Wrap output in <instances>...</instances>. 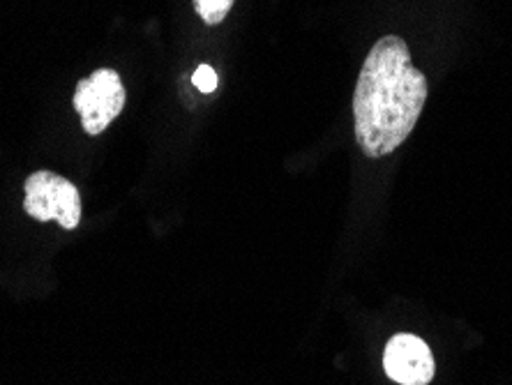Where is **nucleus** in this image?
Masks as SVG:
<instances>
[{"mask_svg":"<svg viewBox=\"0 0 512 385\" xmlns=\"http://www.w3.org/2000/svg\"><path fill=\"white\" fill-rule=\"evenodd\" d=\"M427 102V79L413 65L409 44L386 35L360 67L353 93V127L365 157L393 155L411 137Z\"/></svg>","mask_w":512,"mask_h":385,"instance_id":"obj_1","label":"nucleus"},{"mask_svg":"<svg viewBox=\"0 0 512 385\" xmlns=\"http://www.w3.org/2000/svg\"><path fill=\"white\" fill-rule=\"evenodd\" d=\"M24 210L37 222H58L74 231L81 222V194L77 185L54 171H35L24 185Z\"/></svg>","mask_w":512,"mask_h":385,"instance_id":"obj_2","label":"nucleus"},{"mask_svg":"<svg viewBox=\"0 0 512 385\" xmlns=\"http://www.w3.org/2000/svg\"><path fill=\"white\" fill-rule=\"evenodd\" d=\"M125 100V86L120 81L118 72L102 67V70H95L90 77L77 83L72 107L81 116L84 132L90 134V137H100L120 116Z\"/></svg>","mask_w":512,"mask_h":385,"instance_id":"obj_3","label":"nucleus"},{"mask_svg":"<svg viewBox=\"0 0 512 385\" xmlns=\"http://www.w3.org/2000/svg\"><path fill=\"white\" fill-rule=\"evenodd\" d=\"M386 374L399 385H427L434 379V356L416 335H395L383 353Z\"/></svg>","mask_w":512,"mask_h":385,"instance_id":"obj_4","label":"nucleus"},{"mask_svg":"<svg viewBox=\"0 0 512 385\" xmlns=\"http://www.w3.org/2000/svg\"><path fill=\"white\" fill-rule=\"evenodd\" d=\"M236 0H194V10L206 26H220Z\"/></svg>","mask_w":512,"mask_h":385,"instance_id":"obj_5","label":"nucleus"},{"mask_svg":"<svg viewBox=\"0 0 512 385\" xmlns=\"http://www.w3.org/2000/svg\"><path fill=\"white\" fill-rule=\"evenodd\" d=\"M192 83L201 90V93H213L217 88V72L210 65H199L192 77Z\"/></svg>","mask_w":512,"mask_h":385,"instance_id":"obj_6","label":"nucleus"}]
</instances>
